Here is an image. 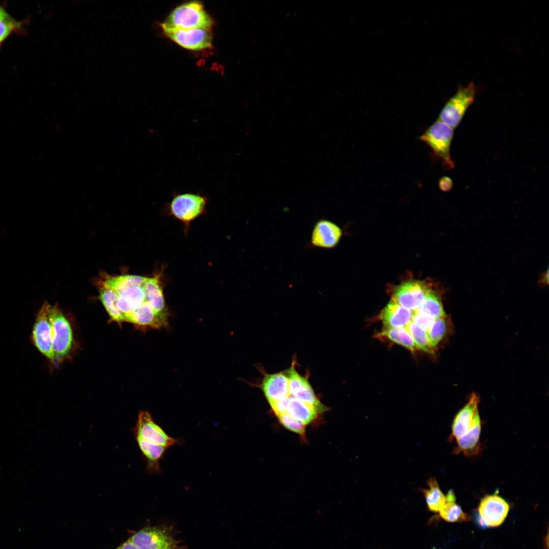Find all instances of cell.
I'll use <instances>...</instances> for the list:
<instances>
[{"label": "cell", "instance_id": "11", "mask_svg": "<svg viewBox=\"0 0 549 549\" xmlns=\"http://www.w3.org/2000/svg\"><path fill=\"white\" fill-rule=\"evenodd\" d=\"M430 289L419 281L405 282L394 290L392 298L398 303L410 310H418Z\"/></svg>", "mask_w": 549, "mask_h": 549}, {"label": "cell", "instance_id": "2", "mask_svg": "<svg viewBox=\"0 0 549 549\" xmlns=\"http://www.w3.org/2000/svg\"><path fill=\"white\" fill-rule=\"evenodd\" d=\"M453 129L439 120L433 124L420 139L426 144L434 155L442 161L443 166L451 169L454 166L450 154Z\"/></svg>", "mask_w": 549, "mask_h": 549}, {"label": "cell", "instance_id": "16", "mask_svg": "<svg viewBox=\"0 0 549 549\" xmlns=\"http://www.w3.org/2000/svg\"><path fill=\"white\" fill-rule=\"evenodd\" d=\"M414 311L404 308L391 299L381 311L380 318L384 327H404L412 321Z\"/></svg>", "mask_w": 549, "mask_h": 549}, {"label": "cell", "instance_id": "1", "mask_svg": "<svg viewBox=\"0 0 549 549\" xmlns=\"http://www.w3.org/2000/svg\"><path fill=\"white\" fill-rule=\"evenodd\" d=\"M213 21L198 1L190 2L175 8L161 24L162 27L178 30L211 29Z\"/></svg>", "mask_w": 549, "mask_h": 549}, {"label": "cell", "instance_id": "5", "mask_svg": "<svg viewBox=\"0 0 549 549\" xmlns=\"http://www.w3.org/2000/svg\"><path fill=\"white\" fill-rule=\"evenodd\" d=\"M207 197L200 193H184L174 196L168 205L170 214L188 224L203 213Z\"/></svg>", "mask_w": 549, "mask_h": 549}, {"label": "cell", "instance_id": "6", "mask_svg": "<svg viewBox=\"0 0 549 549\" xmlns=\"http://www.w3.org/2000/svg\"><path fill=\"white\" fill-rule=\"evenodd\" d=\"M128 540L140 549H165L178 544L172 529L165 526L144 528Z\"/></svg>", "mask_w": 549, "mask_h": 549}, {"label": "cell", "instance_id": "32", "mask_svg": "<svg viewBox=\"0 0 549 549\" xmlns=\"http://www.w3.org/2000/svg\"><path fill=\"white\" fill-rule=\"evenodd\" d=\"M453 186L452 180L448 176L442 177L439 182L440 189L444 192H447L451 190Z\"/></svg>", "mask_w": 549, "mask_h": 549}, {"label": "cell", "instance_id": "26", "mask_svg": "<svg viewBox=\"0 0 549 549\" xmlns=\"http://www.w3.org/2000/svg\"><path fill=\"white\" fill-rule=\"evenodd\" d=\"M439 512L443 520L449 522H463L470 520V516L455 502L446 503Z\"/></svg>", "mask_w": 549, "mask_h": 549}, {"label": "cell", "instance_id": "22", "mask_svg": "<svg viewBox=\"0 0 549 549\" xmlns=\"http://www.w3.org/2000/svg\"><path fill=\"white\" fill-rule=\"evenodd\" d=\"M99 299L105 307L111 320L124 322L123 315L117 306V296L114 291L99 285Z\"/></svg>", "mask_w": 549, "mask_h": 549}, {"label": "cell", "instance_id": "4", "mask_svg": "<svg viewBox=\"0 0 549 549\" xmlns=\"http://www.w3.org/2000/svg\"><path fill=\"white\" fill-rule=\"evenodd\" d=\"M476 87L473 82L460 87L441 110L439 120L454 129L463 119L466 111L474 101Z\"/></svg>", "mask_w": 549, "mask_h": 549}, {"label": "cell", "instance_id": "15", "mask_svg": "<svg viewBox=\"0 0 549 549\" xmlns=\"http://www.w3.org/2000/svg\"><path fill=\"white\" fill-rule=\"evenodd\" d=\"M342 230L336 224L326 219H320L315 224L310 243L313 247L331 249L339 243Z\"/></svg>", "mask_w": 549, "mask_h": 549}, {"label": "cell", "instance_id": "28", "mask_svg": "<svg viewBox=\"0 0 549 549\" xmlns=\"http://www.w3.org/2000/svg\"><path fill=\"white\" fill-rule=\"evenodd\" d=\"M278 417L280 423L288 430L301 435L304 434L306 425L287 412L278 415Z\"/></svg>", "mask_w": 549, "mask_h": 549}, {"label": "cell", "instance_id": "36", "mask_svg": "<svg viewBox=\"0 0 549 549\" xmlns=\"http://www.w3.org/2000/svg\"><path fill=\"white\" fill-rule=\"evenodd\" d=\"M165 549H185L183 546H180L179 544H177L172 547L165 548Z\"/></svg>", "mask_w": 549, "mask_h": 549}, {"label": "cell", "instance_id": "31", "mask_svg": "<svg viewBox=\"0 0 549 549\" xmlns=\"http://www.w3.org/2000/svg\"><path fill=\"white\" fill-rule=\"evenodd\" d=\"M289 399V396L269 404L277 416L287 412Z\"/></svg>", "mask_w": 549, "mask_h": 549}, {"label": "cell", "instance_id": "8", "mask_svg": "<svg viewBox=\"0 0 549 549\" xmlns=\"http://www.w3.org/2000/svg\"><path fill=\"white\" fill-rule=\"evenodd\" d=\"M145 279L144 277L132 274L130 282L126 287L114 291L117 296V306L123 314L124 322L126 316L144 302H149L144 286Z\"/></svg>", "mask_w": 549, "mask_h": 549}, {"label": "cell", "instance_id": "29", "mask_svg": "<svg viewBox=\"0 0 549 549\" xmlns=\"http://www.w3.org/2000/svg\"><path fill=\"white\" fill-rule=\"evenodd\" d=\"M435 320L419 310L414 311L412 322L426 331L430 328Z\"/></svg>", "mask_w": 549, "mask_h": 549}, {"label": "cell", "instance_id": "3", "mask_svg": "<svg viewBox=\"0 0 549 549\" xmlns=\"http://www.w3.org/2000/svg\"><path fill=\"white\" fill-rule=\"evenodd\" d=\"M48 314L56 362L64 358L70 351L73 344V332L69 322L57 304H49Z\"/></svg>", "mask_w": 549, "mask_h": 549}, {"label": "cell", "instance_id": "25", "mask_svg": "<svg viewBox=\"0 0 549 549\" xmlns=\"http://www.w3.org/2000/svg\"><path fill=\"white\" fill-rule=\"evenodd\" d=\"M406 329L417 349L429 354L433 353V348L430 344L426 330L421 328L412 321L408 325Z\"/></svg>", "mask_w": 549, "mask_h": 549}, {"label": "cell", "instance_id": "35", "mask_svg": "<svg viewBox=\"0 0 549 549\" xmlns=\"http://www.w3.org/2000/svg\"><path fill=\"white\" fill-rule=\"evenodd\" d=\"M12 19L7 12L0 7V20H8Z\"/></svg>", "mask_w": 549, "mask_h": 549}, {"label": "cell", "instance_id": "24", "mask_svg": "<svg viewBox=\"0 0 549 549\" xmlns=\"http://www.w3.org/2000/svg\"><path fill=\"white\" fill-rule=\"evenodd\" d=\"M418 310L434 319L446 316L440 296L432 290H430Z\"/></svg>", "mask_w": 549, "mask_h": 549}, {"label": "cell", "instance_id": "34", "mask_svg": "<svg viewBox=\"0 0 549 549\" xmlns=\"http://www.w3.org/2000/svg\"><path fill=\"white\" fill-rule=\"evenodd\" d=\"M446 497V503L455 502V496L454 492L450 490L448 491Z\"/></svg>", "mask_w": 549, "mask_h": 549}, {"label": "cell", "instance_id": "20", "mask_svg": "<svg viewBox=\"0 0 549 549\" xmlns=\"http://www.w3.org/2000/svg\"><path fill=\"white\" fill-rule=\"evenodd\" d=\"M319 412L313 406L298 399L289 396L287 412L293 417L302 422L304 425L313 421L317 417Z\"/></svg>", "mask_w": 549, "mask_h": 549}, {"label": "cell", "instance_id": "9", "mask_svg": "<svg viewBox=\"0 0 549 549\" xmlns=\"http://www.w3.org/2000/svg\"><path fill=\"white\" fill-rule=\"evenodd\" d=\"M49 305L47 301H44L38 313L33 328L32 341L38 350L50 361L54 363L48 314Z\"/></svg>", "mask_w": 549, "mask_h": 549}, {"label": "cell", "instance_id": "13", "mask_svg": "<svg viewBox=\"0 0 549 549\" xmlns=\"http://www.w3.org/2000/svg\"><path fill=\"white\" fill-rule=\"evenodd\" d=\"M479 402L477 395L472 393L468 403L456 414L453 420L450 440L455 439L456 441L471 430L476 420L480 418L478 408Z\"/></svg>", "mask_w": 549, "mask_h": 549}, {"label": "cell", "instance_id": "23", "mask_svg": "<svg viewBox=\"0 0 549 549\" xmlns=\"http://www.w3.org/2000/svg\"><path fill=\"white\" fill-rule=\"evenodd\" d=\"M379 336L385 337L391 342L399 344L412 352L417 348L406 328L384 327Z\"/></svg>", "mask_w": 549, "mask_h": 549}, {"label": "cell", "instance_id": "7", "mask_svg": "<svg viewBox=\"0 0 549 549\" xmlns=\"http://www.w3.org/2000/svg\"><path fill=\"white\" fill-rule=\"evenodd\" d=\"M133 432L135 437H140L166 449L180 443L178 439L169 436L156 423L151 414L146 410L139 411Z\"/></svg>", "mask_w": 549, "mask_h": 549}, {"label": "cell", "instance_id": "33", "mask_svg": "<svg viewBox=\"0 0 549 549\" xmlns=\"http://www.w3.org/2000/svg\"><path fill=\"white\" fill-rule=\"evenodd\" d=\"M115 549H140L135 544L127 540L126 542Z\"/></svg>", "mask_w": 549, "mask_h": 549}, {"label": "cell", "instance_id": "17", "mask_svg": "<svg viewBox=\"0 0 549 549\" xmlns=\"http://www.w3.org/2000/svg\"><path fill=\"white\" fill-rule=\"evenodd\" d=\"M262 389L269 404L289 396L287 375L283 373L266 375Z\"/></svg>", "mask_w": 549, "mask_h": 549}, {"label": "cell", "instance_id": "21", "mask_svg": "<svg viewBox=\"0 0 549 549\" xmlns=\"http://www.w3.org/2000/svg\"><path fill=\"white\" fill-rule=\"evenodd\" d=\"M428 489H422L428 509L439 512L446 504V497L441 491L437 480L431 477L427 482Z\"/></svg>", "mask_w": 549, "mask_h": 549}, {"label": "cell", "instance_id": "30", "mask_svg": "<svg viewBox=\"0 0 549 549\" xmlns=\"http://www.w3.org/2000/svg\"><path fill=\"white\" fill-rule=\"evenodd\" d=\"M17 25L16 22L12 19L0 20V43L17 27Z\"/></svg>", "mask_w": 549, "mask_h": 549}, {"label": "cell", "instance_id": "10", "mask_svg": "<svg viewBox=\"0 0 549 549\" xmlns=\"http://www.w3.org/2000/svg\"><path fill=\"white\" fill-rule=\"evenodd\" d=\"M165 35L182 47L192 50H199L211 47V29L198 28L178 30L162 27Z\"/></svg>", "mask_w": 549, "mask_h": 549}, {"label": "cell", "instance_id": "18", "mask_svg": "<svg viewBox=\"0 0 549 549\" xmlns=\"http://www.w3.org/2000/svg\"><path fill=\"white\" fill-rule=\"evenodd\" d=\"M139 448L146 461V472L149 474L162 472L160 462L166 451V448L135 437Z\"/></svg>", "mask_w": 549, "mask_h": 549}, {"label": "cell", "instance_id": "14", "mask_svg": "<svg viewBox=\"0 0 549 549\" xmlns=\"http://www.w3.org/2000/svg\"><path fill=\"white\" fill-rule=\"evenodd\" d=\"M288 391L289 396L298 399L322 411V404L316 396L308 380L300 376L293 365L287 371Z\"/></svg>", "mask_w": 549, "mask_h": 549}, {"label": "cell", "instance_id": "19", "mask_svg": "<svg viewBox=\"0 0 549 549\" xmlns=\"http://www.w3.org/2000/svg\"><path fill=\"white\" fill-rule=\"evenodd\" d=\"M480 432L481 421L479 418L466 435L456 441L457 446L455 452H462L467 456H471L479 453L480 450Z\"/></svg>", "mask_w": 549, "mask_h": 549}, {"label": "cell", "instance_id": "27", "mask_svg": "<svg viewBox=\"0 0 549 549\" xmlns=\"http://www.w3.org/2000/svg\"><path fill=\"white\" fill-rule=\"evenodd\" d=\"M447 331L446 316L435 319L426 331L431 347L434 349L442 341Z\"/></svg>", "mask_w": 549, "mask_h": 549}, {"label": "cell", "instance_id": "12", "mask_svg": "<svg viewBox=\"0 0 549 549\" xmlns=\"http://www.w3.org/2000/svg\"><path fill=\"white\" fill-rule=\"evenodd\" d=\"M509 509L507 501L495 494L485 496L481 499L478 512L487 527H497L504 521Z\"/></svg>", "mask_w": 549, "mask_h": 549}]
</instances>
